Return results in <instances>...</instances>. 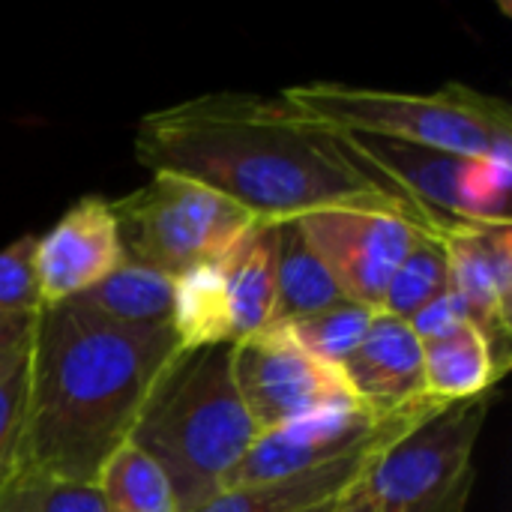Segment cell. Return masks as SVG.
<instances>
[{
	"instance_id": "25",
	"label": "cell",
	"mask_w": 512,
	"mask_h": 512,
	"mask_svg": "<svg viewBox=\"0 0 512 512\" xmlns=\"http://www.w3.org/2000/svg\"><path fill=\"white\" fill-rule=\"evenodd\" d=\"M36 240L39 237L24 234L0 249V315L36 318L42 312Z\"/></svg>"
},
{
	"instance_id": "26",
	"label": "cell",
	"mask_w": 512,
	"mask_h": 512,
	"mask_svg": "<svg viewBox=\"0 0 512 512\" xmlns=\"http://www.w3.org/2000/svg\"><path fill=\"white\" fill-rule=\"evenodd\" d=\"M408 324L420 342H432V339H441V336L459 330L462 324H468V312H465L462 300L447 288L441 297H435L429 306H423Z\"/></svg>"
},
{
	"instance_id": "6",
	"label": "cell",
	"mask_w": 512,
	"mask_h": 512,
	"mask_svg": "<svg viewBox=\"0 0 512 512\" xmlns=\"http://www.w3.org/2000/svg\"><path fill=\"white\" fill-rule=\"evenodd\" d=\"M108 204L123 255L168 276L219 264L252 225L225 195L168 171H153L144 186Z\"/></svg>"
},
{
	"instance_id": "27",
	"label": "cell",
	"mask_w": 512,
	"mask_h": 512,
	"mask_svg": "<svg viewBox=\"0 0 512 512\" xmlns=\"http://www.w3.org/2000/svg\"><path fill=\"white\" fill-rule=\"evenodd\" d=\"M30 333H33V318L0 315V363L24 351L30 345Z\"/></svg>"
},
{
	"instance_id": "22",
	"label": "cell",
	"mask_w": 512,
	"mask_h": 512,
	"mask_svg": "<svg viewBox=\"0 0 512 512\" xmlns=\"http://www.w3.org/2000/svg\"><path fill=\"white\" fill-rule=\"evenodd\" d=\"M512 144L486 156H468L459 177V201L468 222H510Z\"/></svg>"
},
{
	"instance_id": "12",
	"label": "cell",
	"mask_w": 512,
	"mask_h": 512,
	"mask_svg": "<svg viewBox=\"0 0 512 512\" xmlns=\"http://www.w3.org/2000/svg\"><path fill=\"white\" fill-rule=\"evenodd\" d=\"M348 141L363 153V159L381 171L432 225L435 234H444L459 225H471L462 213L459 201V177L468 156H456L447 150L345 132Z\"/></svg>"
},
{
	"instance_id": "1",
	"label": "cell",
	"mask_w": 512,
	"mask_h": 512,
	"mask_svg": "<svg viewBox=\"0 0 512 512\" xmlns=\"http://www.w3.org/2000/svg\"><path fill=\"white\" fill-rule=\"evenodd\" d=\"M135 159L210 186L252 222H291L318 210L426 216L348 141L297 105L258 93H207L150 111L135 129ZM435 234V231H432Z\"/></svg>"
},
{
	"instance_id": "3",
	"label": "cell",
	"mask_w": 512,
	"mask_h": 512,
	"mask_svg": "<svg viewBox=\"0 0 512 512\" xmlns=\"http://www.w3.org/2000/svg\"><path fill=\"white\" fill-rule=\"evenodd\" d=\"M234 345L180 351L129 438L168 477L180 512L219 495L261 435L234 384Z\"/></svg>"
},
{
	"instance_id": "29",
	"label": "cell",
	"mask_w": 512,
	"mask_h": 512,
	"mask_svg": "<svg viewBox=\"0 0 512 512\" xmlns=\"http://www.w3.org/2000/svg\"><path fill=\"white\" fill-rule=\"evenodd\" d=\"M345 498V495H342ZM342 498H333V501H324V504H315V507H309V510L303 512H336V507L342 504Z\"/></svg>"
},
{
	"instance_id": "9",
	"label": "cell",
	"mask_w": 512,
	"mask_h": 512,
	"mask_svg": "<svg viewBox=\"0 0 512 512\" xmlns=\"http://www.w3.org/2000/svg\"><path fill=\"white\" fill-rule=\"evenodd\" d=\"M450 267V291L468 321L489 339L498 363L510 369L512 225H459L441 234Z\"/></svg>"
},
{
	"instance_id": "8",
	"label": "cell",
	"mask_w": 512,
	"mask_h": 512,
	"mask_svg": "<svg viewBox=\"0 0 512 512\" xmlns=\"http://www.w3.org/2000/svg\"><path fill=\"white\" fill-rule=\"evenodd\" d=\"M297 222L342 297L372 312L381 309L384 291L414 243L432 234L405 216L354 207L318 210Z\"/></svg>"
},
{
	"instance_id": "28",
	"label": "cell",
	"mask_w": 512,
	"mask_h": 512,
	"mask_svg": "<svg viewBox=\"0 0 512 512\" xmlns=\"http://www.w3.org/2000/svg\"><path fill=\"white\" fill-rule=\"evenodd\" d=\"M336 512H378V510H375V504L369 501V495H366L363 483H357V486L342 498V504L336 507Z\"/></svg>"
},
{
	"instance_id": "5",
	"label": "cell",
	"mask_w": 512,
	"mask_h": 512,
	"mask_svg": "<svg viewBox=\"0 0 512 512\" xmlns=\"http://www.w3.org/2000/svg\"><path fill=\"white\" fill-rule=\"evenodd\" d=\"M489 396L447 402L384 444L363 474L378 512H465Z\"/></svg>"
},
{
	"instance_id": "15",
	"label": "cell",
	"mask_w": 512,
	"mask_h": 512,
	"mask_svg": "<svg viewBox=\"0 0 512 512\" xmlns=\"http://www.w3.org/2000/svg\"><path fill=\"white\" fill-rule=\"evenodd\" d=\"M507 375L498 363L489 339L468 321L459 330L423 342V384L435 402H468L489 396V390Z\"/></svg>"
},
{
	"instance_id": "2",
	"label": "cell",
	"mask_w": 512,
	"mask_h": 512,
	"mask_svg": "<svg viewBox=\"0 0 512 512\" xmlns=\"http://www.w3.org/2000/svg\"><path fill=\"white\" fill-rule=\"evenodd\" d=\"M171 324L126 327L78 303L33 318L21 474L96 483L180 354Z\"/></svg>"
},
{
	"instance_id": "19",
	"label": "cell",
	"mask_w": 512,
	"mask_h": 512,
	"mask_svg": "<svg viewBox=\"0 0 512 512\" xmlns=\"http://www.w3.org/2000/svg\"><path fill=\"white\" fill-rule=\"evenodd\" d=\"M96 483L108 512H180L165 471L135 444H123Z\"/></svg>"
},
{
	"instance_id": "20",
	"label": "cell",
	"mask_w": 512,
	"mask_h": 512,
	"mask_svg": "<svg viewBox=\"0 0 512 512\" xmlns=\"http://www.w3.org/2000/svg\"><path fill=\"white\" fill-rule=\"evenodd\" d=\"M447 288H450V267H447L444 240L441 234H423L414 243V249L405 255L399 270L393 273L378 312L399 321H411L423 306H429Z\"/></svg>"
},
{
	"instance_id": "16",
	"label": "cell",
	"mask_w": 512,
	"mask_h": 512,
	"mask_svg": "<svg viewBox=\"0 0 512 512\" xmlns=\"http://www.w3.org/2000/svg\"><path fill=\"white\" fill-rule=\"evenodd\" d=\"M342 291L309 246L297 219L276 222V309L273 327L318 315L342 303Z\"/></svg>"
},
{
	"instance_id": "18",
	"label": "cell",
	"mask_w": 512,
	"mask_h": 512,
	"mask_svg": "<svg viewBox=\"0 0 512 512\" xmlns=\"http://www.w3.org/2000/svg\"><path fill=\"white\" fill-rule=\"evenodd\" d=\"M171 330L183 351L234 345L231 303L219 264H201L174 276Z\"/></svg>"
},
{
	"instance_id": "13",
	"label": "cell",
	"mask_w": 512,
	"mask_h": 512,
	"mask_svg": "<svg viewBox=\"0 0 512 512\" xmlns=\"http://www.w3.org/2000/svg\"><path fill=\"white\" fill-rule=\"evenodd\" d=\"M393 441V438H390ZM372 444L363 447L345 459H336L330 465L294 474V477H282V480H267V483H246V486H228L219 495H213L210 501L198 504L189 512H303L315 504L333 501L348 495L366 474L369 462L375 459V453L390 444Z\"/></svg>"
},
{
	"instance_id": "4",
	"label": "cell",
	"mask_w": 512,
	"mask_h": 512,
	"mask_svg": "<svg viewBox=\"0 0 512 512\" xmlns=\"http://www.w3.org/2000/svg\"><path fill=\"white\" fill-rule=\"evenodd\" d=\"M282 96L312 120L339 132L423 144L456 156H486L512 144L510 105L468 84H444L432 93H399L315 81L288 87Z\"/></svg>"
},
{
	"instance_id": "17",
	"label": "cell",
	"mask_w": 512,
	"mask_h": 512,
	"mask_svg": "<svg viewBox=\"0 0 512 512\" xmlns=\"http://www.w3.org/2000/svg\"><path fill=\"white\" fill-rule=\"evenodd\" d=\"M69 303H78L87 312L126 327L171 324L174 276L123 258L117 270H111L99 285H93Z\"/></svg>"
},
{
	"instance_id": "23",
	"label": "cell",
	"mask_w": 512,
	"mask_h": 512,
	"mask_svg": "<svg viewBox=\"0 0 512 512\" xmlns=\"http://www.w3.org/2000/svg\"><path fill=\"white\" fill-rule=\"evenodd\" d=\"M30 345L0 363V498L21 474Z\"/></svg>"
},
{
	"instance_id": "11",
	"label": "cell",
	"mask_w": 512,
	"mask_h": 512,
	"mask_svg": "<svg viewBox=\"0 0 512 512\" xmlns=\"http://www.w3.org/2000/svg\"><path fill=\"white\" fill-rule=\"evenodd\" d=\"M342 378L357 405L375 417H393L426 402L423 342L408 321L375 315L360 348L342 363Z\"/></svg>"
},
{
	"instance_id": "7",
	"label": "cell",
	"mask_w": 512,
	"mask_h": 512,
	"mask_svg": "<svg viewBox=\"0 0 512 512\" xmlns=\"http://www.w3.org/2000/svg\"><path fill=\"white\" fill-rule=\"evenodd\" d=\"M231 369L258 432L288 426L339 402H354L342 372L306 354L282 327L234 342Z\"/></svg>"
},
{
	"instance_id": "10",
	"label": "cell",
	"mask_w": 512,
	"mask_h": 512,
	"mask_svg": "<svg viewBox=\"0 0 512 512\" xmlns=\"http://www.w3.org/2000/svg\"><path fill=\"white\" fill-rule=\"evenodd\" d=\"M111 204L99 195L75 201L60 222L36 240L42 309L69 303L123 264Z\"/></svg>"
},
{
	"instance_id": "24",
	"label": "cell",
	"mask_w": 512,
	"mask_h": 512,
	"mask_svg": "<svg viewBox=\"0 0 512 512\" xmlns=\"http://www.w3.org/2000/svg\"><path fill=\"white\" fill-rule=\"evenodd\" d=\"M0 512H108L99 483L18 474L0 498Z\"/></svg>"
},
{
	"instance_id": "21",
	"label": "cell",
	"mask_w": 512,
	"mask_h": 512,
	"mask_svg": "<svg viewBox=\"0 0 512 512\" xmlns=\"http://www.w3.org/2000/svg\"><path fill=\"white\" fill-rule=\"evenodd\" d=\"M378 312L366 309V306H357L351 300H342L318 315H309V318H300V321H291L285 324L282 330L306 351L312 354L315 360L333 366V369H342V363L360 348V342L366 339L372 321H375Z\"/></svg>"
},
{
	"instance_id": "14",
	"label": "cell",
	"mask_w": 512,
	"mask_h": 512,
	"mask_svg": "<svg viewBox=\"0 0 512 512\" xmlns=\"http://www.w3.org/2000/svg\"><path fill=\"white\" fill-rule=\"evenodd\" d=\"M219 270L228 288L234 342L270 330L276 309V225L252 222L219 261Z\"/></svg>"
}]
</instances>
